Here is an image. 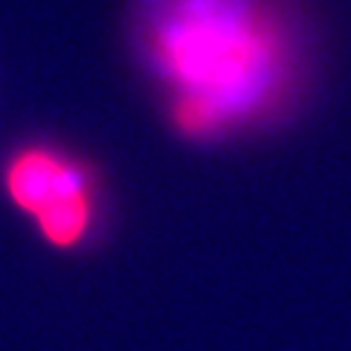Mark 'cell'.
<instances>
[{"label":"cell","mask_w":351,"mask_h":351,"mask_svg":"<svg viewBox=\"0 0 351 351\" xmlns=\"http://www.w3.org/2000/svg\"><path fill=\"white\" fill-rule=\"evenodd\" d=\"M135 53L184 141L219 144L293 112L311 44L287 0H135Z\"/></svg>","instance_id":"obj_1"},{"label":"cell","mask_w":351,"mask_h":351,"mask_svg":"<svg viewBox=\"0 0 351 351\" xmlns=\"http://www.w3.org/2000/svg\"><path fill=\"white\" fill-rule=\"evenodd\" d=\"M0 188L36 234L56 252L88 246L103 223V184L94 164L56 141H27L3 158Z\"/></svg>","instance_id":"obj_2"}]
</instances>
